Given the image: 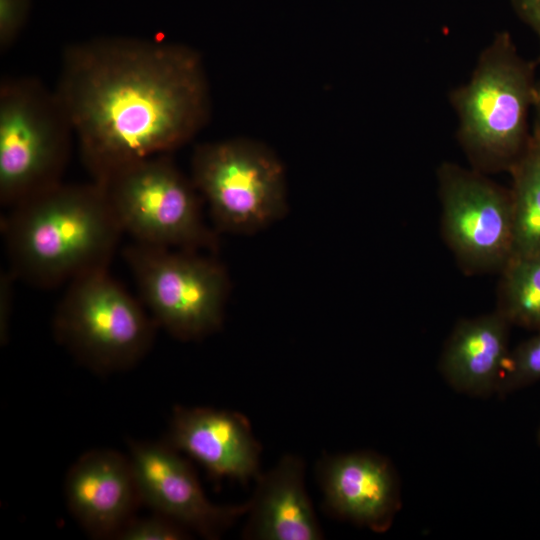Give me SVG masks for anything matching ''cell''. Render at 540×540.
I'll return each instance as SVG.
<instances>
[{"instance_id":"30bf717a","label":"cell","mask_w":540,"mask_h":540,"mask_svg":"<svg viewBox=\"0 0 540 540\" xmlns=\"http://www.w3.org/2000/svg\"><path fill=\"white\" fill-rule=\"evenodd\" d=\"M129 460L141 503L189 531L217 538L247 514L249 503L218 505L205 495L192 467L167 442H130Z\"/></svg>"},{"instance_id":"9c48e42d","label":"cell","mask_w":540,"mask_h":540,"mask_svg":"<svg viewBox=\"0 0 540 540\" xmlns=\"http://www.w3.org/2000/svg\"><path fill=\"white\" fill-rule=\"evenodd\" d=\"M437 180L442 234L461 269L500 273L513 253L510 189L451 162L439 166Z\"/></svg>"},{"instance_id":"52a82bcc","label":"cell","mask_w":540,"mask_h":540,"mask_svg":"<svg viewBox=\"0 0 540 540\" xmlns=\"http://www.w3.org/2000/svg\"><path fill=\"white\" fill-rule=\"evenodd\" d=\"M123 258L157 326L182 340L200 339L221 327L229 278L213 256L133 241Z\"/></svg>"},{"instance_id":"9a60e30c","label":"cell","mask_w":540,"mask_h":540,"mask_svg":"<svg viewBox=\"0 0 540 540\" xmlns=\"http://www.w3.org/2000/svg\"><path fill=\"white\" fill-rule=\"evenodd\" d=\"M510 326L497 310L458 321L439 358L445 382L470 397L495 395L510 352Z\"/></svg>"},{"instance_id":"277c9868","label":"cell","mask_w":540,"mask_h":540,"mask_svg":"<svg viewBox=\"0 0 540 540\" xmlns=\"http://www.w3.org/2000/svg\"><path fill=\"white\" fill-rule=\"evenodd\" d=\"M75 139L55 91L31 76L0 83V204L8 210L60 183Z\"/></svg>"},{"instance_id":"5bb4252c","label":"cell","mask_w":540,"mask_h":540,"mask_svg":"<svg viewBox=\"0 0 540 540\" xmlns=\"http://www.w3.org/2000/svg\"><path fill=\"white\" fill-rule=\"evenodd\" d=\"M243 537L253 540H319L323 532L305 486L301 457L286 454L255 479Z\"/></svg>"},{"instance_id":"7c38bea8","label":"cell","mask_w":540,"mask_h":540,"mask_svg":"<svg viewBox=\"0 0 540 540\" xmlns=\"http://www.w3.org/2000/svg\"><path fill=\"white\" fill-rule=\"evenodd\" d=\"M166 442L214 478L248 482L261 473V445L248 419L235 411L175 407Z\"/></svg>"},{"instance_id":"603a6c76","label":"cell","mask_w":540,"mask_h":540,"mask_svg":"<svg viewBox=\"0 0 540 540\" xmlns=\"http://www.w3.org/2000/svg\"><path fill=\"white\" fill-rule=\"evenodd\" d=\"M534 124L532 132L540 135V82L537 83L535 96H534Z\"/></svg>"},{"instance_id":"44dd1931","label":"cell","mask_w":540,"mask_h":540,"mask_svg":"<svg viewBox=\"0 0 540 540\" xmlns=\"http://www.w3.org/2000/svg\"><path fill=\"white\" fill-rule=\"evenodd\" d=\"M15 277L9 270L0 276V343L5 345L9 335L10 318L13 308Z\"/></svg>"},{"instance_id":"3957f363","label":"cell","mask_w":540,"mask_h":540,"mask_svg":"<svg viewBox=\"0 0 540 540\" xmlns=\"http://www.w3.org/2000/svg\"><path fill=\"white\" fill-rule=\"evenodd\" d=\"M535 70L512 36L501 31L481 51L470 79L450 92L457 139L471 168L509 172L524 152L532 134L528 119L538 83Z\"/></svg>"},{"instance_id":"d6986e66","label":"cell","mask_w":540,"mask_h":540,"mask_svg":"<svg viewBox=\"0 0 540 540\" xmlns=\"http://www.w3.org/2000/svg\"><path fill=\"white\" fill-rule=\"evenodd\" d=\"M186 528L175 521L154 513L143 518H132L120 531L119 540H183L189 534Z\"/></svg>"},{"instance_id":"7402d4cb","label":"cell","mask_w":540,"mask_h":540,"mask_svg":"<svg viewBox=\"0 0 540 540\" xmlns=\"http://www.w3.org/2000/svg\"><path fill=\"white\" fill-rule=\"evenodd\" d=\"M511 5L517 16L536 34L540 48V0H511Z\"/></svg>"},{"instance_id":"4fadbf2b","label":"cell","mask_w":540,"mask_h":540,"mask_svg":"<svg viewBox=\"0 0 540 540\" xmlns=\"http://www.w3.org/2000/svg\"><path fill=\"white\" fill-rule=\"evenodd\" d=\"M67 506L91 536L115 538L141 503L129 457L108 449L83 454L65 480Z\"/></svg>"},{"instance_id":"8fae6325","label":"cell","mask_w":540,"mask_h":540,"mask_svg":"<svg viewBox=\"0 0 540 540\" xmlns=\"http://www.w3.org/2000/svg\"><path fill=\"white\" fill-rule=\"evenodd\" d=\"M318 480L329 513L373 532L387 531L400 510L398 473L376 452L325 456L318 464Z\"/></svg>"},{"instance_id":"cb8c5ba5","label":"cell","mask_w":540,"mask_h":540,"mask_svg":"<svg viewBox=\"0 0 540 540\" xmlns=\"http://www.w3.org/2000/svg\"><path fill=\"white\" fill-rule=\"evenodd\" d=\"M537 442L540 445V426H539L538 431H537Z\"/></svg>"},{"instance_id":"7a4b0ae2","label":"cell","mask_w":540,"mask_h":540,"mask_svg":"<svg viewBox=\"0 0 540 540\" xmlns=\"http://www.w3.org/2000/svg\"><path fill=\"white\" fill-rule=\"evenodd\" d=\"M8 270L41 289L108 269L123 234L98 183H60L6 210Z\"/></svg>"},{"instance_id":"5b68a950","label":"cell","mask_w":540,"mask_h":540,"mask_svg":"<svg viewBox=\"0 0 540 540\" xmlns=\"http://www.w3.org/2000/svg\"><path fill=\"white\" fill-rule=\"evenodd\" d=\"M67 286L53 332L75 358L108 373L130 368L145 356L157 325L108 269L79 276Z\"/></svg>"},{"instance_id":"ffe728a7","label":"cell","mask_w":540,"mask_h":540,"mask_svg":"<svg viewBox=\"0 0 540 540\" xmlns=\"http://www.w3.org/2000/svg\"><path fill=\"white\" fill-rule=\"evenodd\" d=\"M29 0H0V52L15 43L28 18Z\"/></svg>"},{"instance_id":"6da1fadb","label":"cell","mask_w":540,"mask_h":540,"mask_svg":"<svg viewBox=\"0 0 540 540\" xmlns=\"http://www.w3.org/2000/svg\"><path fill=\"white\" fill-rule=\"evenodd\" d=\"M54 89L95 182L182 147L210 115L203 60L180 43L113 36L70 44Z\"/></svg>"},{"instance_id":"ba28073f","label":"cell","mask_w":540,"mask_h":540,"mask_svg":"<svg viewBox=\"0 0 540 540\" xmlns=\"http://www.w3.org/2000/svg\"><path fill=\"white\" fill-rule=\"evenodd\" d=\"M191 179L218 231L252 234L287 212L286 173L264 144L233 138L198 145Z\"/></svg>"},{"instance_id":"2e32d148","label":"cell","mask_w":540,"mask_h":540,"mask_svg":"<svg viewBox=\"0 0 540 540\" xmlns=\"http://www.w3.org/2000/svg\"><path fill=\"white\" fill-rule=\"evenodd\" d=\"M509 173L513 212L512 256L540 253V135L530 140ZM511 256V257H512Z\"/></svg>"},{"instance_id":"8992f818","label":"cell","mask_w":540,"mask_h":540,"mask_svg":"<svg viewBox=\"0 0 540 540\" xmlns=\"http://www.w3.org/2000/svg\"><path fill=\"white\" fill-rule=\"evenodd\" d=\"M96 183L133 241L202 252L217 248L215 232L202 219L200 193L169 154L136 161Z\"/></svg>"},{"instance_id":"ac0fdd59","label":"cell","mask_w":540,"mask_h":540,"mask_svg":"<svg viewBox=\"0 0 540 540\" xmlns=\"http://www.w3.org/2000/svg\"><path fill=\"white\" fill-rule=\"evenodd\" d=\"M540 381V332L510 350L496 395L504 397Z\"/></svg>"},{"instance_id":"e0dca14e","label":"cell","mask_w":540,"mask_h":540,"mask_svg":"<svg viewBox=\"0 0 540 540\" xmlns=\"http://www.w3.org/2000/svg\"><path fill=\"white\" fill-rule=\"evenodd\" d=\"M500 274L496 310L510 325L540 332V253L512 256Z\"/></svg>"}]
</instances>
